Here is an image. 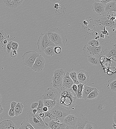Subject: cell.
Segmentation results:
<instances>
[{
	"instance_id": "6da1fadb",
	"label": "cell",
	"mask_w": 116,
	"mask_h": 129,
	"mask_svg": "<svg viewBox=\"0 0 116 129\" xmlns=\"http://www.w3.org/2000/svg\"><path fill=\"white\" fill-rule=\"evenodd\" d=\"M72 89L66 88L63 86L59 88L58 96L55 101L58 105L66 109H70L75 105L76 97L71 92Z\"/></svg>"
},
{
	"instance_id": "7a4b0ae2",
	"label": "cell",
	"mask_w": 116,
	"mask_h": 129,
	"mask_svg": "<svg viewBox=\"0 0 116 129\" xmlns=\"http://www.w3.org/2000/svg\"><path fill=\"white\" fill-rule=\"evenodd\" d=\"M46 33L50 40L56 46L61 48L65 46L68 41L67 38L64 32L60 28H53Z\"/></svg>"
},
{
	"instance_id": "3957f363",
	"label": "cell",
	"mask_w": 116,
	"mask_h": 129,
	"mask_svg": "<svg viewBox=\"0 0 116 129\" xmlns=\"http://www.w3.org/2000/svg\"><path fill=\"white\" fill-rule=\"evenodd\" d=\"M26 119L34 129H44L47 127L38 113L34 114L32 112L29 111L26 114Z\"/></svg>"
},
{
	"instance_id": "277c9868",
	"label": "cell",
	"mask_w": 116,
	"mask_h": 129,
	"mask_svg": "<svg viewBox=\"0 0 116 129\" xmlns=\"http://www.w3.org/2000/svg\"><path fill=\"white\" fill-rule=\"evenodd\" d=\"M49 110L54 117L55 120L59 123H64L65 118L70 113L69 109L63 107L56 104L54 107Z\"/></svg>"
},
{
	"instance_id": "5b68a950",
	"label": "cell",
	"mask_w": 116,
	"mask_h": 129,
	"mask_svg": "<svg viewBox=\"0 0 116 129\" xmlns=\"http://www.w3.org/2000/svg\"><path fill=\"white\" fill-rule=\"evenodd\" d=\"M103 49L102 46L100 45L93 47L87 44L84 45L82 51L84 56L86 57L92 56L100 59Z\"/></svg>"
},
{
	"instance_id": "8992f818",
	"label": "cell",
	"mask_w": 116,
	"mask_h": 129,
	"mask_svg": "<svg viewBox=\"0 0 116 129\" xmlns=\"http://www.w3.org/2000/svg\"><path fill=\"white\" fill-rule=\"evenodd\" d=\"M38 49L40 52H44V50L48 46L54 47L56 46L49 38L46 32H42L37 43Z\"/></svg>"
},
{
	"instance_id": "52a82bcc",
	"label": "cell",
	"mask_w": 116,
	"mask_h": 129,
	"mask_svg": "<svg viewBox=\"0 0 116 129\" xmlns=\"http://www.w3.org/2000/svg\"><path fill=\"white\" fill-rule=\"evenodd\" d=\"M38 53L33 51H28L25 53L22 56V60L23 64L31 68L37 57L39 55Z\"/></svg>"
},
{
	"instance_id": "ba28073f",
	"label": "cell",
	"mask_w": 116,
	"mask_h": 129,
	"mask_svg": "<svg viewBox=\"0 0 116 129\" xmlns=\"http://www.w3.org/2000/svg\"><path fill=\"white\" fill-rule=\"evenodd\" d=\"M102 46L103 49L101 56H104L109 58L116 55V44L108 42H105Z\"/></svg>"
},
{
	"instance_id": "9c48e42d",
	"label": "cell",
	"mask_w": 116,
	"mask_h": 129,
	"mask_svg": "<svg viewBox=\"0 0 116 129\" xmlns=\"http://www.w3.org/2000/svg\"><path fill=\"white\" fill-rule=\"evenodd\" d=\"M59 92V88L50 87L45 90L42 95L43 100L50 99L55 101L57 99Z\"/></svg>"
},
{
	"instance_id": "30bf717a",
	"label": "cell",
	"mask_w": 116,
	"mask_h": 129,
	"mask_svg": "<svg viewBox=\"0 0 116 129\" xmlns=\"http://www.w3.org/2000/svg\"><path fill=\"white\" fill-rule=\"evenodd\" d=\"M45 60L41 55H39L36 58L31 68L34 71L40 72L42 70L44 67Z\"/></svg>"
},
{
	"instance_id": "8fae6325",
	"label": "cell",
	"mask_w": 116,
	"mask_h": 129,
	"mask_svg": "<svg viewBox=\"0 0 116 129\" xmlns=\"http://www.w3.org/2000/svg\"><path fill=\"white\" fill-rule=\"evenodd\" d=\"M92 9L97 15L101 16L105 14L104 5L101 2H94L92 6Z\"/></svg>"
},
{
	"instance_id": "7c38bea8",
	"label": "cell",
	"mask_w": 116,
	"mask_h": 129,
	"mask_svg": "<svg viewBox=\"0 0 116 129\" xmlns=\"http://www.w3.org/2000/svg\"><path fill=\"white\" fill-rule=\"evenodd\" d=\"M77 73V78L79 83L85 84L88 82L89 76L88 73L87 71L81 69Z\"/></svg>"
},
{
	"instance_id": "4fadbf2b",
	"label": "cell",
	"mask_w": 116,
	"mask_h": 129,
	"mask_svg": "<svg viewBox=\"0 0 116 129\" xmlns=\"http://www.w3.org/2000/svg\"><path fill=\"white\" fill-rule=\"evenodd\" d=\"M0 129H17L16 126L14 123L10 120H6L0 123Z\"/></svg>"
},
{
	"instance_id": "5bb4252c",
	"label": "cell",
	"mask_w": 116,
	"mask_h": 129,
	"mask_svg": "<svg viewBox=\"0 0 116 129\" xmlns=\"http://www.w3.org/2000/svg\"><path fill=\"white\" fill-rule=\"evenodd\" d=\"M77 121V118L76 116L70 114L65 118L64 120V123L66 125L74 126Z\"/></svg>"
},
{
	"instance_id": "9a60e30c",
	"label": "cell",
	"mask_w": 116,
	"mask_h": 129,
	"mask_svg": "<svg viewBox=\"0 0 116 129\" xmlns=\"http://www.w3.org/2000/svg\"><path fill=\"white\" fill-rule=\"evenodd\" d=\"M48 127L51 129H65L66 125L64 123H59L52 120L48 122Z\"/></svg>"
},
{
	"instance_id": "2e32d148",
	"label": "cell",
	"mask_w": 116,
	"mask_h": 129,
	"mask_svg": "<svg viewBox=\"0 0 116 129\" xmlns=\"http://www.w3.org/2000/svg\"><path fill=\"white\" fill-rule=\"evenodd\" d=\"M73 84V81L69 75V73L66 72L63 79L62 86L66 88H70Z\"/></svg>"
},
{
	"instance_id": "e0dca14e",
	"label": "cell",
	"mask_w": 116,
	"mask_h": 129,
	"mask_svg": "<svg viewBox=\"0 0 116 129\" xmlns=\"http://www.w3.org/2000/svg\"><path fill=\"white\" fill-rule=\"evenodd\" d=\"M104 6L105 13L110 12H116V1H112L106 3L104 5Z\"/></svg>"
},
{
	"instance_id": "ac0fdd59",
	"label": "cell",
	"mask_w": 116,
	"mask_h": 129,
	"mask_svg": "<svg viewBox=\"0 0 116 129\" xmlns=\"http://www.w3.org/2000/svg\"><path fill=\"white\" fill-rule=\"evenodd\" d=\"M77 121L74 126L75 129H84V127L88 121L87 118L84 117L82 118H77Z\"/></svg>"
},
{
	"instance_id": "d6986e66",
	"label": "cell",
	"mask_w": 116,
	"mask_h": 129,
	"mask_svg": "<svg viewBox=\"0 0 116 129\" xmlns=\"http://www.w3.org/2000/svg\"><path fill=\"white\" fill-rule=\"evenodd\" d=\"M107 90L110 92L116 91V77L113 76L112 78L109 80L107 85Z\"/></svg>"
},
{
	"instance_id": "ffe728a7",
	"label": "cell",
	"mask_w": 116,
	"mask_h": 129,
	"mask_svg": "<svg viewBox=\"0 0 116 129\" xmlns=\"http://www.w3.org/2000/svg\"><path fill=\"white\" fill-rule=\"evenodd\" d=\"M24 0H11L5 3L6 6L12 9L17 7L23 2Z\"/></svg>"
},
{
	"instance_id": "44dd1931",
	"label": "cell",
	"mask_w": 116,
	"mask_h": 129,
	"mask_svg": "<svg viewBox=\"0 0 116 129\" xmlns=\"http://www.w3.org/2000/svg\"><path fill=\"white\" fill-rule=\"evenodd\" d=\"M63 78L57 77L54 75L52 78V87L60 88L62 86V82Z\"/></svg>"
},
{
	"instance_id": "7402d4cb",
	"label": "cell",
	"mask_w": 116,
	"mask_h": 129,
	"mask_svg": "<svg viewBox=\"0 0 116 129\" xmlns=\"http://www.w3.org/2000/svg\"><path fill=\"white\" fill-rule=\"evenodd\" d=\"M62 2L60 3H57L54 5V9L55 13L57 14L62 15L65 13L66 9L64 6L61 4Z\"/></svg>"
},
{
	"instance_id": "603a6c76",
	"label": "cell",
	"mask_w": 116,
	"mask_h": 129,
	"mask_svg": "<svg viewBox=\"0 0 116 129\" xmlns=\"http://www.w3.org/2000/svg\"><path fill=\"white\" fill-rule=\"evenodd\" d=\"M95 88L94 87H91L84 84L82 91V98L85 99H87L88 95Z\"/></svg>"
},
{
	"instance_id": "cb8c5ba5",
	"label": "cell",
	"mask_w": 116,
	"mask_h": 129,
	"mask_svg": "<svg viewBox=\"0 0 116 129\" xmlns=\"http://www.w3.org/2000/svg\"><path fill=\"white\" fill-rule=\"evenodd\" d=\"M43 101L44 106L47 107L48 110L52 109L56 104L55 101L50 99H44Z\"/></svg>"
},
{
	"instance_id": "d4e9b609",
	"label": "cell",
	"mask_w": 116,
	"mask_h": 129,
	"mask_svg": "<svg viewBox=\"0 0 116 129\" xmlns=\"http://www.w3.org/2000/svg\"><path fill=\"white\" fill-rule=\"evenodd\" d=\"M23 107V106L22 103H17L15 107V116H17L21 114Z\"/></svg>"
},
{
	"instance_id": "484cf974",
	"label": "cell",
	"mask_w": 116,
	"mask_h": 129,
	"mask_svg": "<svg viewBox=\"0 0 116 129\" xmlns=\"http://www.w3.org/2000/svg\"><path fill=\"white\" fill-rule=\"evenodd\" d=\"M20 129H34L31 124L26 120L23 121L21 123Z\"/></svg>"
},
{
	"instance_id": "4316f807",
	"label": "cell",
	"mask_w": 116,
	"mask_h": 129,
	"mask_svg": "<svg viewBox=\"0 0 116 129\" xmlns=\"http://www.w3.org/2000/svg\"><path fill=\"white\" fill-rule=\"evenodd\" d=\"M88 61L91 64L93 65H97L100 64V59L93 56L88 57Z\"/></svg>"
},
{
	"instance_id": "83f0119b",
	"label": "cell",
	"mask_w": 116,
	"mask_h": 129,
	"mask_svg": "<svg viewBox=\"0 0 116 129\" xmlns=\"http://www.w3.org/2000/svg\"><path fill=\"white\" fill-rule=\"evenodd\" d=\"M66 73L63 69L61 68L55 70L53 73V74L57 77L63 78Z\"/></svg>"
},
{
	"instance_id": "f1b7e54d",
	"label": "cell",
	"mask_w": 116,
	"mask_h": 129,
	"mask_svg": "<svg viewBox=\"0 0 116 129\" xmlns=\"http://www.w3.org/2000/svg\"><path fill=\"white\" fill-rule=\"evenodd\" d=\"M44 112L45 114L44 116L43 117L41 118V119L44 121L47 127L48 126V125L44 121L45 118L46 117H48L49 118V121H50L52 120H54L55 118L50 110H48L46 112Z\"/></svg>"
},
{
	"instance_id": "f546056e",
	"label": "cell",
	"mask_w": 116,
	"mask_h": 129,
	"mask_svg": "<svg viewBox=\"0 0 116 129\" xmlns=\"http://www.w3.org/2000/svg\"><path fill=\"white\" fill-rule=\"evenodd\" d=\"M17 103L14 101L11 103L10 108L8 112V114L10 117H13L15 116V107Z\"/></svg>"
},
{
	"instance_id": "4dcf8cb0",
	"label": "cell",
	"mask_w": 116,
	"mask_h": 129,
	"mask_svg": "<svg viewBox=\"0 0 116 129\" xmlns=\"http://www.w3.org/2000/svg\"><path fill=\"white\" fill-rule=\"evenodd\" d=\"M98 90L95 88L89 94L87 99H92L96 98L98 95Z\"/></svg>"
},
{
	"instance_id": "1f68e13d",
	"label": "cell",
	"mask_w": 116,
	"mask_h": 129,
	"mask_svg": "<svg viewBox=\"0 0 116 129\" xmlns=\"http://www.w3.org/2000/svg\"><path fill=\"white\" fill-rule=\"evenodd\" d=\"M69 75L73 81L74 84L77 85L79 83L77 77V73L75 71H73L69 73Z\"/></svg>"
},
{
	"instance_id": "d6a6232c",
	"label": "cell",
	"mask_w": 116,
	"mask_h": 129,
	"mask_svg": "<svg viewBox=\"0 0 116 129\" xmlns=\"http://www.w3.org/2000/svg\"><path fill=\"white\" fill-rule=\"evenodd\" d=\"M44 52L47 56H52L55 54L54 50V47L52 46H48L44 50Z\"/></svg>"
},
{
	"instance_id": "836d02e7",
	"label": "cell",
	"mask_w": 116,
	"mask_h": 129,
	"mask_svg": "<svg viewBox=\"0 0 116 129\" xmlns=\"http://www.w3.org/2000/svg\"><path fill=\"white\" fill-rule=\"evenodd\" d=\"M84 84L79 83L77 85V94L76 97L77 98H82V91Z\"/></svg>"
},
{
	"instance_id": "e575fe53",
	"label": "cell",
	"mask_w": 116,
	"mask_h": 129,
	"mask_svg": "<svg viewBox=\"0 0 116 129\" xmlns=\"http://www.w3.org/2000/svg\"><path fill=\"white\" fill-rule=\"evenodd\" d=\"M12 41H9L4 46L3 50L5 53L8 54L10 53L12 50L11 47V43Z\"/></svg>"
},
{
	"instance_id": "d590c367",
	"label": "cell",
	"mask_w": 116,
	"mask_h": 129,
	"mask_svg": "<svg viewBox=\"0 0 116 129\" xmlns=\"http://www.w3.org/2000/svg\"><path fill=\"white\" fill-rule=\"evenodd\" d=\"M97 127L95 123L88 121L84 129H97Z\"/></svg>"
},
{
	"instance_id": "8d00e7d4",
	"label": "cell",
	"mask_w": 116,
	"mask_h": 129,
	"mask_svg": "<svg viewBox=\"0 0 116 129\" xmlns=\"http://www.w3.org/2000/svg\"><path fill=\"white\" fill-rule=\"evenodd\" d=\"M38 105L37 108V113L39 114L40 113L43 112L42 109L44 106L43 100H40L38 101Z\"/></svg>"
},
{
	"instance_id": "74e56055",
	"label": "cell",
	"mask_w": 116,
	"mask_h": 129,
	"mask_svg": "<svg viewBox=\"0 0 116 129\" xmlns=\"http://www.w3.org/2000/svg\"><path fill=\"white\" fill-rule=\"evenodd\" d=\"M87 44L93 47H98L100 45L99 42L98 40H90L88 42Z\"/></svg>"
},
{
	"instance_id": "f35d334b",
	"label": "cell",
	"mask_w": 116,
	"mask_h": 129,
	"mask_svg": "<svg viewBox=\"0 0 116 129\" xmlns=\"http://www.w3.org/2000/svg\"><path fill=\"white\" fill-rule=\"evenodd\" d=\"M6 33L3 30H0V43L3 42L4 40L7 38Z\"/></svg>"
},
{
	"instance_id": "ab89813d",
	"label": "cell",
	"mask_w": 116,
	"mask_h": 129,
	"mask_svg": "<svg viewBox=\"0 0 116 129\" xmlns=\"http://www.w3.org/2000/svg\"><path fill=\"white\" fill-rule=\"evenodd\" d=\"M19 44L18 43L13 41L11 43L12 50H17L18 48Z\"/></svg>"
},
{
	"instance_id": "60d3db41",
	"label": "cell",
	"mask_w": 116,
	"mask_h": 129,
	"mask_svg": "<svg viewBox=\"0 0 116 129\" xmlns=\"http://www.w3.org/2000/svg\"><path fill=\"white\" fill-rule=\"evenodd\" d=\"M54 50L55 53L59 54L62 50L61 48L59 46H55L54 47Z\"/></svg>"
},
{
	"instance_id": "b9f144b4",
	"label": "cell",
	"mask_w": 116,
	"mask_h": 129,
	"mask_svg": "<svg viewBox=\"0 0 116 129\" xmlns=\"http://www.w3.org/2000/svg\"><path fill=\"white\" fill-rule=\"evenodd\" d=\"M10 57L15 58L18 55L17 50H11L10 53Z\"/></svg>"
},
{
	"instance_id": "7bdbcfd3",
	"label": "cell",
	"mask_w": 116,
	"mask_h": 129,
	"mask_svg": "<svg viewBox=\"0 0 116 129\" xmlns=\"http://www.w3.org/2000/svg\"><path fill=\"white\" fill-rule=\"evenodd\" d=\"M38 102H33L30 105V107L32 109L34 108H37L38 106Z\"/></svg>"
},
{
	"instance_id": "ee69618b",
	"label": "cell",
	"mask_w": 116,
	"mask_h": 129,
	"mask_svg": "<svg viewBox=\"0 0 116 129\" xmlns=\"http://www.w3.org/2000/svg\"><path fill=\"white\" fill-rule=\"evenodd\" d=\"M71 88L73 89L74 92L76 96L77 94V85L75 84H73L72 85Z\"/></svg>"
},
{
	"instance_id": "f6af8a7d",
	"label": "cell",
	"mask_w": 116,
	"mask_h": 129,
	"mask_svg": "<svg viewBox=\"0 0 116 129\" xmlns=\"http://www.w3.org/2000/svg\"><path fill=\"white\" fill-rule=\"evenodd\" d=\"M115 1H116V0H102L100 2L102 3L104 5L106 3Z\"/></svg>"
},
{
	"instance_id": "bcb514c9",
	"label": "cell",
	"mask_w": 116,
	"mask_h": 129,
	"mask_svg": "<svg viewBox=\"0 0 116 129\" xmlns=\"http://www.w3.org/2000/svg\"><path fill=\"white\" fill-rule=\"evenodd\" d=\"M65 129H75L74 126L66 125Z\"/></svg>"
},
{
	"instance_id": "7dc6e473",
	"label": "cell",
	"mask_w": 116,
	"mask_h": 129,
	"mask_svg": "<svg viewBox=\"0 0 116 129\" xmlns=\"http://www.w3.org/2000/svg\"><path fill=\"white\" fill-rule=\"evenodd\" d=\"M113 120L114 123L116 124V113L115 112L113 116Z\"/></svg>"
},
{
	"instance_id": "c3c4849f",
	"label": "cell",
	"mask_w": 116,
	"mask_h": 129,
	"mask_svg": "<svg viewBox=\"0 0 116 129\" xmlns=\"http://www.w3.org/2000/svg\"><path fill=\"white\" fill-rule=\"evenodd\" d=\"M42 110L43 112H46L48 110V108L46 106H44Z\"/></svg>"
},
{
	"instance_id": "681fc988",
	"label": "cell",
	"mask_w": 116,
	"mask_h": 129,
	"mask_svg": "<svg viewBox=\"0 0 116 129\" xmlns=\"http://www.w3.org/2000/svg\"><path fill=\"white\" fill-rule=\"evenodd\" d=\"M45 114L44 112H42L40 113L39 114V116L41 118H42L44 117V116Z\"/></svg>"
},
{
	"instance_id": "f907efd6",
	"label": "cell",
	"mask_w": 116,
	"mask_h": 129,
	"mask_svg": "<svg viewBox=\"0 0 116 129\" xmlns=\"http://www.w3.org/2000/svg\"><path fill=\"white\" fill-rule=\"evenodd\" d=\"M3 109L2 107V105L0 104V114L2 113L3 111Z\"/></svg>"
},
{
	"instance_id": "816d5d0a",
	"label": "cell",
	"mask_w": 116,
	"mask_h": 129,
	"mask_svg": "<svg viewBox=\"0 0 116 129\" xmlns=\"http://www.w3.org/2000/svg\"><path fill=\"white\" fill-rule=\"evenodd\" d=\"M61 0H49V1L53 3L57 2L60 1Z\"/></svg>"
},
{
	"instance_id": "f5cc1de1",
	"label": "cell",
	"mask_w": 116,
	"mask_h": 129,
	"mask_svg": "<svg viewBox=\"0 0 116 129\" xmlns=\"http://www.w3.org/2000/svg\"><path fill=\"white\" fill-rule=\"evenodd\" d=\"M37 112V108H34L33 109L32 112L34 114H35Z\"/></svg>"
},
{
	"instance_id": "db71d44e",
	"label": "cell",
	"mask_w": 116,
	"mask_h": 129,
	"mask_svg": "<svg viewBox=\"0 0 116 129\" xmlns=\"http://www.w3.org/2000/svg\"><path fill=\"white\" fill-rule=\"evenodd\" d=\"M8 39L7 38L5 39L3 41V43L4 44H5L8 42Z\"/></svg>"
},
{
	"instance_id": "11a10c76",
	"label": "cell",
	"mask_w": 116,
	"mask_h": 129,
	"mask_svg": "<svg viewBox=\"0 0 116 129\" xmlns=\"http://www.w3.org/2000/svg\"><path fill=\"white\" fill-rule=\"evenodd\" d=\"M112 126L114 129H116V124L114 123H113Z\"/></svg>"
},
{
	"instance_id": "9f6ffc18",
	"label": "cell",
	"mask_w": 116,
	"mask_h": 129,
	"mask_svg": "<svg viewBox=\"0 0 116 129\" xmlns=\"http://www.w3.org/2000/svg\"><path fill=\"white\" fill-rule=\"evenodd\" d=\"M96 2H100L102 0H93Z\"/></svg>"
},
{
	"instance_id": "6f0895ef",
	"label": "cell",
	"mask_w": 116,
	"mask_h": 129,
	"mask_svg": "<svg viewBox=\"0 0 116 129\" xmlns=\"http://www.w3.org/2000/svg\"><path fill=\"white\" fill-rule=\"evenodd\" d=\"M11 0H3V1L4 3L6 2L9 1H10Z\"/></svg>"
},
{
	"instance_id": "680465c9",
	"label": "cell",
	"mask_w": 116,
	"mask_h": 129,
	"mask_svg": "<svg viewBox=\"0 0 116 129\" xmlns=\"http://www.w3.org/2000/svg\"><path fill=\"white\" fill-rule=\"evenodd\" d=\"M1 100H2L1 96L0 93V103L1 102Z\"/></svg>"
}]
</instances>
